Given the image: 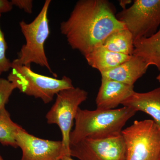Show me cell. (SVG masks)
Instances as JSON below:
<instances>
[{"instance_id":"cell-23","label":"cell","mask_w":160,"mask_h":160,"mask_svg":"<svg viewBox=\"0 0 160 160\" xmlns=\"http://www.w3.org/2000/svg\"><path fill=\"white\" fill-rule=\"evenodd\" d=\"M157 79L158 81L160 82V73L158 76L157 77Z\"/></svg>"},{"instance_id":"cell-18","label":"cell","mask_w":160,"mask_h":160,"mask_svg":"<svg viewBox=\"0 0 160 160\" xmlns=\"http://www.w3.org/2000/svg\"><path fill=\"white\" fill-rule=\"evenodd\" d=\"M15 86L8 79L0 78V109L5 107Z\"/></svg>"},{"instance_id":"cell-9","label":"cell","mask_w":160,"mask_h":160,"mask_svg":"<svg viewBox=\"0 0 160 160\" xmlns=\"http://www.w3.org/2000/svg\"><path fill=\"white\" fill-rule=\"evenodd\" d=\"M18 147L22 151L21 160H60L69 156L62 141H51L36 137L24 129L15 137Z\"/></svg>"},{"instance_id":"cell-3","label":"cell","mask_w":160,"mask_h":160,"mask_svg":"<svg viewBox=\"0 0 160 160\" xmlns=\"http://www.w3.org/2000/svg\"><path fill=\"white\" fill-rule=\"evenodd\" d=\"M51 3L46 0L39 13L31 22L24 21L19 23L21 31L26 39L14 62L21 66L31 67L32 63L45 67L52 73L46 57L44 45L50 35L48 12Z\"/></svg>"},{"instance_id":"cell-6","label":"cell","mask_w":160,"mask_h":160,"mask_svg":"<svg viewBox=\"0 0 160 160\" xmlns=\"http://www.w3.org/2000/svg\"><path fill=\"white\" fill-rule=\"evenodd\" d=\"M88 98V92L79 87L64 89L57 94L55 102L46 114L47 122L58 125L64 148L69 155L70 134L79 106Z\"/></svg>"},{"instance_id":"cell-8","label":"cell","mask_w":160,"mask_h":160,"mask_svg":"<svg viewBox=\"0 0 160 160\" xmlns=\"http://www.w3.org/2000/svg\"><path fill=\"white\" fill-rule=\"evenodd\" d=\"M69 154L78 160H125L126 149L121 134L104 139H84L70 145Z\"/></svg>"},{"instance_id":"cell-7","label":"cell","mask_w":160,"mask_h":160,"mask_svg":"<svg viewBox=\"0 0 160 160\" xmlns=\"http://www.w3.org/2000/svg\"><path fill=\"white\" fill-rule=\"evenodd\" d=\"M116 16L126 25L134 41L149 37L160 26V0H134L131 6Z\"/></svg>"},{"instance_id":"cell-1","label":"cell","mask_w":160,"mask_h":160,"mask_svg":"<svg viewBox=\"0 0 160 160\" xmlns=\"http://www.w3.org/2000/svg\"><path fill=\"white\" fill-rule=\"evenodd\" d=\"M107 0H80L70 16L60 24L61 33L72 49L85 56L113 32L126 29Z\"/></svg>"},{"instance_id":"cell-20","label":"cell","mask_w":160,"mask_h":160,"mask_svg":"<svg viewBox=\"0 0 160 160\" xmlns=\"http://www.w3.org/2000/svg\"><path fill=\"white\" fill-rule=\"evenodd\" d=\"M12 6L11 2L7 0H0V13L2 14L11 11Z\"/></svg>"},{"instance_id":"cell-16","label":"cell","mask_w":160,"mask_h":160,"mask_svg":"<svg viewBox=\"0 0 160 160\" xmlns=\"http://www.w3.org/2000/svg\"><path fill=\"white\" fill-rule=\"evenodd\" d=\"M22 128L12 120L5 107L0 109V143L2 145L18 148L16 135Z\"/></svg>"},{"instance_id":"cell-19","label":"cell","mask_w":160,"mask_h":160,"mask_svg":"<svg viewBox=\"0 0 160 160\" xmlns=\"http://www.w3.org/2000/svg\"><path fill=\"white\" fill-rule=\"evenodd\" d=\"M12 6L18 7L21 9H23L26 13L31 14L32 12L33 1L32 0H12Z\"/></svg>"},{"instance_id":"cell-2","label":"cell","mask_w":160,"mask_h":160,"mask_svg":"<svg viewBox=\"0 0 160 160\" xmlns=\"http://www.w3.org/2000/svg\"><path fill=\"white\" fill-rule=\"evenodd\" d=\"M137 112L123 107L110 110L79 108L70 134V146L85 138L104 139L119 136L126 123Z\"/></svg>"},{"instance_id":"cell-13","label":"cell","mask_w":160,"mask_h":160,"mask_svg":"<svg viewBox=\"0 0 160 160\" xmlns=\"http://www.w3.org/2000/svg\"><path fill=\"white\" fill-rule=\"evenodd\" d=\"M132 56L112 52L102 45H98L85 55V58L88 65L102 73L126 62Z\"/></svg>"},{"instance_id":"cell-22","label":"cell","mask_w":160,"mask_h":160,"mask_svg":"<svg viewBox=\"0 0 160 160\" xmlns=\"http://www.w3.org/2000/svg\"><path fill=\"white\" fill-rule=\"evenodd\" d=\"M60 160H75L74 159L72 158V157L69 156H65L63 157L62 159Z\"/></svg>"},{"instance_id":"cell-12","label":"cell","mask_w":160,"mask_h":160,"mask_svg":"<svg viewBox=\"0 0 160 160\" xmlns=\"http://www.w3.org/2000/svg\"><path fill=\"white\" fill-rule=\"evenodd\" d=\"M122 105L149 115L160 128V87L146 92L135 91Z\"/></svg>"},{"instance_id":"cell-17","label":"cell","mask_w":160,"mask_h":160,"mask_svg":"<svg viewBox=\"0 0 160 160\" xmlns=\"http://www.w3.org/2000/svg\"><path fill=\"white\" fill-rule=\"evenodd\" d=\"M2 14L0 13V18ZM8 46L0 26V75L11 69L12 62L6 56Z\"/></svg>"},{"instance_id":"cell-4","label":"cell","mask_w":160,"mask_h":160,"mask_svg":"<svg viewBox=\"0 0 160 160\" xmlns=\"http://www.w3.org/2000/svg\"><path fill=\"white\" fill-rule=\"evenodd\" d=\"M7 79L20 92L40 99L45 104L51 102L62 90L74 87L68 77L64 76L59 79L38 74L32 71L31 67L21 66L13 61Z\"/></svg>"},{"instance_id":"cell-14","label":"cell","mask_w":160,"mask_h":160,"mask_svg":"<svg viewBox=\"0 0 160 160\" xmlns=\"http://www.w3.org/2000/svg\"><path fill=\"white\" fill-rule=\"evenodd\" d=\"M132 55L142 58L148 66H154L160 71V28L149 37L134 41Z\"/></svg>"},{"instance_id":"cell-11","label":"cell","mask_w":160,"mask_h":160,"mask_svg":"<svg viewBox=\"0 0 160 160\" xmlns=\"http://www.w3.org/2000/svg\"><path fill=\"white\" fill-rule=\"evenodd\" d=\"M149 67L142 58L132 55L126 62L101 74L102 78L134 86V83L146 73Z\"/></svg>"},{"instance_id":"cell-5","label":"cell","mask_w":160,"mask_h":160,"mask_svg":"<svg viewBox=\"0 0 160 160\" xmlns=\"http://www.w3.org/2000/svg\"><path fill=\"white\" fill-rule=\"evenodd\" d=\"M121 134L125 160H160V128L153 120L134 121Z\"/></svg>"},{"instance_id":"cell-15","label":"cell","mask_w":160,"mask_h":160,"mask_svg":"<svg viewBox=\"0 0 160 160\" xmlns=\"http://www.w3.org/2000/svg\"><path fill=\"white\" fill-rule=\"evenodd\" d=\"M101 45L109 51L127 55H132L134 51L133 36L127 28L113 32Z\"/></svg>"},{"instance_id":"cell-10","label":"cell","mask_w":160,"mask_h":160,"mask_svg":"<svg viewBox=\"0 0 160 160\" xmlns=\"http://www.w3.org/2000/svg\"><path fill=\"white\" fill-rule=\"evenodd\" d=\"M134 92V86L102 78L101 86L96 98L97 109H115Z\"/></svg>"},{"instance_id":"cell-21","label":"cell","mask_w":160,"mask_h":160,"mask_svg":"<svg viewBox=\"0 0 160 160\" xmlns=\"http://www.w3.org/2000/svg\"><path fill=\"white\" fill-rule=\"evenodd\" d=\"M132 2L131 0H121L119 1L120 6L123 9H126V6Z\"/></svg>"},{"instance_id":"cell-24","label":"cell","mask_w":160,"mask_h":160,"mask_svg":"<svg viewBox=\"0 0 160 160\" xmlns=\"http://www.w3.org/2000/svg\"><path fill=\"white\" fill-rule=\"evenodd\" d=\"M0 160H3L2 158V157L0 155Z\"/></svg>"}]
</instances>
